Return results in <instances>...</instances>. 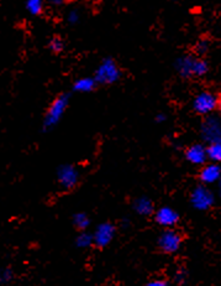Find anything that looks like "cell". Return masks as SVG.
<instances>
[{"mask_svg": "<svg viewBox=\"0 0 221 286\" xmlns=\"http://www.w3.org/2000/svg\"><path fill=\"white\" fill-rule=\"evenodd\" d=\"M69 106V96L63 93L56 97L47 108L46 113H45L44 120H42V132L49 133L51 132L53 128L57 127L58 123L61 122L65 116L66 111H67Z\"/></svg>", "mask_w": 221, "mask_h": 286, "instance_id": "6da1fadb", "label": "cell"}, {"mask_svg": "<svg viewBox=\"0 0 221 286\" xmlns=\"http://www.w3.org/2000/svg\"><path fill=\"white\" fill-rule=\"evenodd\" d=\"M120 77L121 71L113 58H104L94 73V79L99 84H113L119 81Z\"/></svg>", "mask_w": 221, "mask_h": 286, "instance_id": "7a4b0ae2", "label": "cell"}, {"mask_svg": "<svg viewBox=\"0 0 221 286\" xmlns=\"http://www.w3.org/2000/svg\"><path fill=\"white\" fill-rule=\"evenodd\" d=\"M182 242L183 237L179 232L173 228H166L158 237L157 245L163 253L173 254L179 250Z\"/></svg>", "mask_w": 221, "mask_h": 286, "instance_id": "3957f363", "label": "cell"}, {"mask_svg": "<svg viewBox=\"0 0 221 286\" xmlns=\"http://www.w3.org/2000/svg\"><path fill=\"white\" fill-rule=\"evenodd\" d=\"M93 245H95L97 248H103L108 247L111 242L114 240L116 234V228L111 222H103L99 226L95 228V231L93 232Z\"/></svg>", "mask_w": 221, "mask_h": 286, "instance_id": "277c9868", "label": "cell"}, {"mask_svg": "<svg viewBox=\"0 0 221 286\" xmlns=\"http://www.w3.org/2000/svg\"><path fill=\"white\" fill-rule=\"evenodd\" d=\"M57 181L60 186L66 191H71L77 187L79 181V172L73 165H62L57 170Z\"/></svg>", "mask_w": 221, "mask_h": 286, "instance_id": "5b68a950", "label": "cell"}, {"mask_svg": "<svg viewBox=\"0 0 221 286\" xmlns=\"http://www.w3.org/2000/svg\"><path fill=\"white\" fill-rule=\"evenodd\" d=\"M190 202L195 210L206 211L214 205V195L206 186H196L190 195Z\"/></svg>", "mask_w": 221, "mask_h": 286, "instance_id": "8992f818", "label": "cell"}, {"mask_svg": "<svg viewBox=\"0 0 221 286\" xmlns=\"http://www.w3.org/2000/svg\"><path fill=\"white\" fill-rule=\"evenodd\" d=\"M217 97L211 92H201L194 98L193 108L194 111L201 116L211 113L214 109H216Z\"/></svg>", "mask_w": 221, "mask_h": 286, "instance_id": "52a82bcc", "label": "cell"}, {"mask_svg": "<svg viewBox=\"0 0 221 286\" xmlns=\"http://www.w3.org/2000/svg\"><path fill=\"white\" fill-rule=\"evenodd\" d=\"M153 213L154 221L164 228H173L179 221V215L170 207H161Z\"/></svg>", "mask_w": 221, "mask_h": 286, "instance_id": "ba28073f", "label": "cell"}, {"mask_svg": "<svg viewBox=\"0 0 221 286\" xmlns=\"http://www.w3.org/2000/svg\"><path fill=\"white\" fill-rule=\"evenodd\" d=\"M201 134H203V138L205 140L209 141V144L221 140V125L219 120L214 118V117H209V118L203 123Z\"/></svg>", "mask_w": 221, "mask_h": 286, "instance_id": "9c48e42d", "label": "cell"}, {"mask_svg": "<svg viewBox=\"0 0 221 286\" xmlns=\"http://www.w3.org/2000/svg\"><path fill=\"white\" fill-rule=\"evenodd\" d=\"M185 157L193 165H203L207 160L206 149L200 144H194L185 150Z\"/></svg>", "mask_w": 221, "mask_h": 286, "instance_id": "30bf717a", "label": "cell"}, {"mask_svg": "<svg viewBox=\"0 0 221 286\" xmlns=\"http://www.w3.org/2000/svg\"><path fill=\"white\" fill-rule=\"evenodd\" d=\"M221 178V167L216 164L205 165L200 171V180L205 185H211Z\"/></svg>", "mask_w": 221, "mask_h": 286, "instance_id": "8fae6325", "label": "cell"}, {"mask_svg": "<svg viewBox=\"0 0 221 286\" xmlns=\"http://www.w3.org/2000/svg\"><path fill=\"white\" fill-rule=\"evenodd\" d=\"M132 210L137 213V215L143 216V217H147V216L153 215L154 212V206L153 202L151 201L148 197H137L132 202Z\"/></svg>", "mask_w": 221, "mask_h": 286, "instance_id": "7c38bea8", "label": "cell"}, {"mask_svg": "<svg viewBox=\"0 0 221 286\" xmlns=\"http://www.w3.org/2000/svg\"><path fill=\"white\" fill-rule=\"evenodd\" d=\"M195 58L191 57V56H182L177 60L175 62V67L177 71L179 72V74L182 77H191L193 76V63Z\"/></svg>", "mask_w": 221, "mask_h": 286, "instance_id": "4fadbf2b", "label": "cell"}, {"mask_svg": "<svg viewBox=\"0 0 221 286\" xmlns=\"http://www.w3.org/2000/svg\"><path fill=\"white\" fill-rule=\"evenodd\" d=\"M97 84L94 77H82L73 83V90L78 93H89L95 89Z\"/></svg>", "mask_w": 221, "mask_h": 286, "instance_id": "5bb4252c", "label": "cell"}, {"mask_svg": "<svg viewBox=\"0 0 221 286\" xmlns=\"http://www.w3.org/2000/svg\"><path fill=\"white\" fill-rule=\"evenodd\" d=\"M207 159L214 162H221V140L210 143L206 148Z\"/></svg>", "mask_w": 221, "mask_h": 286, "instance_id": "9a60e30c", "label": "cell"}, {"mask_svg": "<svg viewBox=\"0 0 221 286\" xmlns=\"http://www.w3.org/2000/svg\"><path fill=\"white\" fill-rule=\"evenodd\" d=\"M45 0H25V8L28 13H30L34 17L41 14L44 12Z\"/></svg>", "mask_w": 221, "mask_h": 286, "instance_id": "2e32d148", "label": "cell"}, {"mask_svg": "<svg viewBox=\"0 0 221 286\" xmlns=\"http://www.w3.org/2000/svg\"><path fill=\"white\" fill-rule=\"evenodd\" d=\"M72 221H73L74 227H76L79 232L85 231L90 224V218L88 217L87 213L84 212L76 213V215L73 216V219H72Z\"/></svg>", "mask_w": 221, "mask_h": 286, "instance_id": "e0dca14e", "label": "cell"}, {"mask_svg": "<svg viewBox=\"0 0 221 286\" xmlns=\"http://www.w3.org/2000/svg\"><path fill=\"white\" fill-rule=\"evenodd\" d=\"M76 245L77 248L81 249H87V248L93 245V234L87 233L85 231H81L76 238Z\"/></svg>", "mask_w": 221, "mask_h": 286, "instance_id": "ac0fdd59", "label": "cell"}, {"mask_svg": "<svg viewBox=\"0 0 221 286\" xmlns=\"http://www.w3.org/2000/svg\"><path fill=\"white\" fill-rule=\"evenodd\" d=\"M207 71H209V66H207V63L205 62L204 60H201V58H195V60H194L193 76L201 77L204 76V74H206Z\"/></svg>", "mask_w": 221, "mask_h": 286, "instance_id": "d6986e66", "label": "cell"}, {"mask_svg": "<svg viewBox=\"0 0 221 286\" xmlns=\"http://www.w3.org/2000/svg\"><path fill=\"white\" fill-rule=\"evenodd\" d=\"M13 280H14V270L10 266H5V268L0 269V284H10Z\"/></svg>", "mask_w": 221, "mask_h": 286, "instance_id": "ffe728a7", "label": "cell"}, {"mask_svg": "<svg viewBox=\"0 0 221 286\" xmlns=\"http://www.w3.org/2000/svg\"><path fill=\"white\" fill-rule=\"evenodd\" d=\"M49 47L53 53H60L65 49V42H63V40L61 39V37H52V39L50 40Z\"/></svg>", "mask_w": 221, "mask_h": 286, "instance_id": "44dd1931", "label": "cell"}, {"mask_svg": "<svg viewBox=\"0 0 221 286\" xmlns=\"http://www.w3.org/2000/svg\"><path fill=\"white\" fill-rule=\"evenodd\" d=\"M79 19H81V14H79L78 10L73 9V10H71V12L68 13V15H67V21H68L69 24H72V25H74V24L78 23Z\"/></svg>", "mask_w": 221, "mask_h": 286, "instance_id": "7402d4cb", "label": "cell"}, {"mask_svg": "<svg viewBox=\"0 0 221 286\" xmlns=\"http://www.w3.org/2000/svg\"><path fill=\"white\" fill-rule=\"evenodd\" d=\"M195 50H196V52L200 53V55L206 53L207 50H209V41H207V40H200V41L196 44Z\"/></svg>", "mask_w": 221, "mask_h": 286, "instance_id": "603a6c76", "label": "cell"}, {"mask_svg": "<svg viewBox=\"0 0 221 286\" xmlns=\"http://www.w3.org/2000/svg\"><path fill=\"white\" fill-rule=\"evenodd\" d=\"M147 286H166L168 285V281H167L166 279H154V280H151V281H148Z\"/></svg>", "mask_w": 221, "mask_h": 286, "instance_id": "cb8c5ba5", "label": "cell"}, {"mask_svg": "<svg viewBox=\"0 0 221 286\" xmlns=\"http://www.w3.org/2000/svg\"><path fill=\"white\" fill-rule=\"evenodd\" d=\"M49 3L52 5V7L58 8L61 7V5L65 4V0H49Z\"/></svg>", "mask_w": 221, "mask_h": 286, "instance_id": "d4e9b609", "label": "cell"}, {"mask_svg": "<svg viewBox=\"0 0 221 286\" xmlns=\"http://www.w3.org/2000/svg\"><path fill=\"white\" fill-rule=\"evenodd\" d=\"M164 120H166V116H164V114H158V116L156 117L157 123H163Z\"/></svg>", "mask_w": 221, "mask_h": 286, "instance_id": "484cf974", "label": "cell"}, {"mask_svg": "<svg viewBox=\"0 0 221 286\" xmlns=\"http://www.w3.org/2000/svg\"><path fill=\"white\" fill-rule=\"evenodd\" d=\"M216 108L219 109V112H220V114H221V97L217 98V106H216Z\"/></svg>", "mask_w": 221, "mask_h": 286, "instance_id": "4316f807", "label": "cell"}, {"mask_svg": "<svg viewBox=\"0 0 221 286\" xmlns=\"http://www.w3.org/2000/svg\"><path fill=\"white\" fill-rule=\"evenodd\" d=\"M220 195H221V181H220Z\"/></svg>", "mask_w": 221, "mask_h": 286, "instance_id": "83f0119b", "label": "cell"}]
</instances>
